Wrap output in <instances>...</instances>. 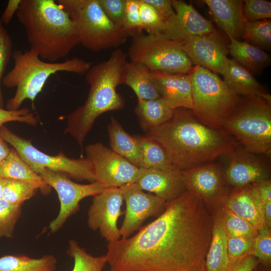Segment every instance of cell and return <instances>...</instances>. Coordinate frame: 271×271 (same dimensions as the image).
Wrapping results in <instances>:
<instances>
[{
  "mask_svg": "<svg viewBox=\"0 0 271 271\" xmlns=\"http://www.w3.org/2000/svg\"><path fill=\"white\" fill-rule=\"evenodd\" d=\"M213 224L204 204L187 190L133 236L108 242L109 271H202Z\"/></svg>",
  "mask_w": 271,
  "mask_h": 271,
  "instance_id": "1",
  "label": "cell"
},
{
  "mask_svg": "<svg viewBox=\"0 0 271 271\" xmlns=\"http://www.w3.org/2000/svg\"><path fill=\"white\" fill-rule=\"evenodd\" d=\"M164 149L170 163L183 171L214 162L232 153L238 143L223 128L202 123L191 109L177 108L172 117L147 132Z\"/></svg>",
  "mask_w": 271,
  "mask_h": 271,
  "instance_id": "2",
  "label": "cell"
},
{
  "mask_svg": "<svg viewBox=\"0 0 271 271\" xmlns=\"http://www.w3.org/2000/svg\"><path fill=\"white\" fill-rule=\"evenodd\" d=\"M127 57L126 53L117 49L107 60L91 66L85 74L86 82L89 85L87 98L83 105L68 115L64 130L81 148L99 116L124 108V98L116 89L121 84L122 72Z\"/></svg>",
  "mask_w": 271,
  "mask_h": 271,
  "instance_id": "3",
  "label": "cell"
},
{
  "mask_svg": "<svg viewBox=\"0 0 271 271\" xmlns=\"http://www.w3.org/2000/svg\"><path fill=\"white\" fill-rule=\"evenodd\" d=\"M16 16L41 58L56 62L79 44L68 14L54 0H21Z\"/></svg>",
  "mask_w": 271,
  "mask_h": 271,
  "instance_id": "4",
  "label": "cell"
},
{
  "mask_svg": "<svg viewBox=\"0 0 271 271\" xmlns=\"http://www.w3.org/2000/svg\"><path fill=\"white\" fill-rule=\"evenodd\" d=\"M12 57L14 66L2 80L5 87H16L14 96L6 104L7 109L11 110L19 109L26 99L34 104L51 75L60 71L85 75L92 66L91 62L77 57L60 62H45L31 48L24 52L16 50Z\"/></svg>",
  "mask_w": 271,
  "mask_h": 271,
  "instance_id": "5",
  "label": "cell"
},
{
  "mask_svg": "<svg viewBox=\"0 0 271 271\" xmlns=\"http://www.w3.org/2000/svg\"><path fill=\"white\" fill-rule=\"evenodd\" d=\"M68 14L79 44L93 52L114 48L128 36L106 16L97 0H58Z\"/></svg>",
  "mask_w": 271,
  "mask_h": 271,
  "instance_id": "6",
  "label": "cell"
},
{
  "mask_svg": "<svg viewBox=\"0 0 271 271\" xmlns=\"http://www.w3.org/2000/svg\"><path fill=\"white\" fill-rule=\"evenodd\" d=\"M189 74L194 115L210 127L222 128L238 104L240 96L216 73L205 68L196 66Z\"/></svg>",
  "mask_w": 271,
  "mask_h": 271,
  "instance_id": "7",
  "label": "cell"
},
{
  "mask_svg": "<svg viewBox=\"0 0 271 271\" xmlns=\"http://www.w3.org/2000/svg\"><path fill=\"white\" fill-rule=\"evenodd\" d=\"M222 128L245 150L259 155L271 153V106L257 96L240 97Z\"/></svg>",
  "mask_w": 271,
  "mask_h": 271,
  "instance_id": "8",
  "label": "cell"
},
{
  "mask_svg": "<svg viewBox=\"0 0 271 271\" xmlns=\"http://www.w3.org/2000/svg\"><path fill=\"white\" fill-rule=\"evenodd\" d=\"M127 55L130 61L145 65L151 72L188 74L193 68L182 43L163 33L132 37Z\"/></svg>",
  "mask_w": 271,
  "mask_h": 271,
  "instance_id": "9",
  "label": "cell"
},
{
  "mask_svg": "<svg viewBox=\"0 0 271 271\" xmlns=\"http://www.w3.org/2000/svg\"><path fill=\"white\" fill-rule=\"evenodd\" d=\"M0 134L37 174L41 169H47L77 180L96 181L93 165L87 158H70L62 152L56 155H48L37 149L30 140L19 136L4 125L0 128Z\"/></svg>",
  "mask_w": 271,
  "mask_h": 271,
  "instance_id": "10",
  "label": "cell"
},
{
  "mask_svg": "<svg viewBox=\"0 0 271 271\" xmlns=\"http://www.w3.org/2000/svg\"><path fill=\"white\" fill-rule=\"evenodd\" d=\"M37 174L48 186L55 190L59 199V212L49 226L50 232L53 233L58 231L67 219L78 211L82 199L94 196L105 188L97 181L88 184L75 183L66 174L47 169L40 170Z\"/></svg>",
  "mask_w": 271,
  "mask_h": 271,
  "instance_id": "11",
  "label": "cell"
},
{
  "mask_svg": "<svg viewBox=\"0 0 271 271\" xmlns=\"http://www.w3.org/2000/svg\"><path fill=\"white\" fill-rule=\"evenodd\" d=\"M85 153L93 165L96 181L105 188L133 184L140 177V168L101 143L88 145Z\"/></svg>",
  "mask_w": 271,
  "mask_h": 271,
  "instance_id": "12",
  "label": "cell"
},
{
  "mask_svg": "<svg viewBox=\"0 0 271 271\" xmlns=\"http://www.w3.org/2000/svg\"><path fill=\"white\" fill-rule=\"evenodd\" d=\"M186 190L212 211L220 207L229 194L221 164L210 162L181 171Z\"/></svg>",
  "mask_w": 271,
  "mask_h": 271,
  "instance_id": "13",
  "label": "cell"
},
{
  "mask_svg": "<svg viewBox=\"0 0 271 271\" xmlns=\"http://www.w3.org/2000/svg\"><path fill=\"white\" fill-rule=\"evenodd\" d=\"M123 201L120 187L105 188L93 196L89 208L88 227L93 230H98L108 242L116 241L120 237L117 220L123 214L121 210Z\"/></svg>",
  "mask_w": 271,
  "mask_h": 271,
  "instance_id": "14",
  "label": "cell"
},
{
  "mask_svg": "<svg viewBox=\"0 0 271 271\" xmlns=\"http://www.w3.org/2000/svg\"><path fill=\"white\" fill-rule=\"evenodd\" d=\"M126 209L119 233L121 238H126L139 229L148 218L158 216L165 210L166 202L156 195L127 184L120 187Z\"/></svg>",
  "mask_w": 271,
  "mask_h": 271,
  "instance_id": "15",
  "label": "cell"
},
{
  "mask_svg": "<svg viewBox=\"0 0 271 271\" xmlns=\"http://www.w3.org/2000/svg\"><path fill=\"white\" fill-rule=\"evenodd\" d=\"M193 64L223 74L229 58L228 45L218 32L196 36L181 43Z\"/></svg>",
  "mask_w": 271,
  "mask_h": 271,
  "instance_id": "16",
  "label": "cell"
},
{
  "mask_svg": "<svg viewBox=\"0 0 271 271\" xmlns=\"http://www.w3.org/2000/svg\"><path fill=\"white\" fill-rule=\"evenodd\" d=\"M229 155L230 161L224 172L227 184L233 188H241L270 179L269 164L257 154L237 147Z\"/></svg>",
  "mask_w": 271,
  "mask_h": 271,
  "instance_id": "17",
  "label": "cell"
},
{
  "mask_svg": "<svg viewBox=\"0 0 271 271\" xmlns=\"http://www.w3.org/2000/svg\"><path fill=\"white\" fill-rule=\"evenodd\" d=\"M174 19L166 25L163 34L169 39L182 43L191 37L217 32L212 23L193 6L181 0H172Z\"/></svg>",
  "mask_w": 271,
  "mask_h": 271,
  "instance_id": "18",
  "label": "cell"
},
{
  "mask_svg": "<svg viewBox=\"0 0 271 271\" xmlns=\"http://www.w3.org/2000/svg\"><path fill=\"white\" fill-rule=\"evenodd\" d=\"M140 169L138 180L131 184L138 189L154 194L166 202L179 197L187 191L181 171Z\"/></svg>",
  "mask_w": 271,
  "mask_h": 271,
  "instance_id": "19",
  "label": "cell"
},
{
  "mask_svg": "<svg viewBox=\"0 0 271 271\" xmlns=\"http://www.w3.org/2000/svg\"><path fill=\"white\" fill-rule=\"evenodd\" d=\"M151 77L160 95L174 109H192V86L189 73L151 71Z\"/></svg>",
  "mask_w": 271,
  "mask_h": 271,
  "instance_id": "20",
  "label": "cell"
},
{
  "mask_svg": "<svg viewBox=\"0 0 271 271\" xmlns=\"http://www.w3.org/2000/svg\"><path fill=\"white\" fill-rule=\"evenodd\" d=\"M265 204L253 184L233 188L221 207L246 220L257 230L264 226Z\"/></svg>",
  "mask_w": 271,
  "mask_h": 271,
  "instance_id": "21",
  "label": "cell"
},
{
  "mask_svg": "<svg viewBox=\"0 0 271 271\" xmlns=\"http://www.w3.org/2000/svg\"><path fill=\"white\" fill-rule=\"evenodd\" d=\"M218 26L228 38L239 40L247 20L243 13V1L204 0Z\"/></svg>",
  "mask_w": 271,
  "mask_h": 271,
  "instance_id": "22",
  "label": "cell"
},
{
  "mask_svg": "<svg viewBox=\"0 0 271 271\" xmlns=\"http://www.w3.org/2000/svg\"><path fill=\"white\" fill-rule=\"evenodd\" d=\"M222 75L227 87L238 96L262 97L271 102V95L245 67L229 59Z\"/></svg>",
  "mask_w": 271,
  "mask_h": 271,
  "instance_id": "23",
  "label": "cell"
},
{
  "mask_svg": "<svg viewBox=\"0 0 271 271\" xmlns=\"http://www.w3.org/2000/svg\"><path fill=\"white\" fill-rule=\"evenodd\" d=\"M212 214L213 224L211 239L202 271H226L229 260L221 207L213 210Z\"/></svg>",
  "mask_w": 271,
  "mask_h": 271,
  "instance_id": "24",
  "label": "cell"
},
{
  "mask_svg": "<svg viewBox=\"0 0 271 271\" xmlns=\"http://www.w3.org/2000/svg\"><path fill=\"white\" fill-rule=\"evenodd\" d=\"M229 53L232 59L251 74L259 75L271 62L270 55L263 50L247 42L229 38Z\"/></svg>",
  "mask_w": 271,
  "mask_h": 271,
  "instance_id": "25",
  "label": "cell"
},
{
  "mask_svg": "<svg viewBox=\"0 0 271 271\" xmlns=\"http://www.w3.org/2000/svg\"><path fill=\"white\" fill-rule=\"evenodd\" d=\"M151 71L145 65L129 61L123 66L121 84L128 86L136 94L138 99L152 100L160 95L150 75Z\"/></svg>",
  "mask_w": 271,
  "mask_h": 271,
  "instance_id": "26",
  "label": "cell"
},
{
  "mask_svg": "<svg viewBox=\"0 0 271 271\" xmlns=\"http://www.w3.org/2000/svg\"><path fill=\"white\" fill-rule=\"evenodd\" d=\"M110 149L140 168L141 153L139 142L135 136H131L123 128L114 117L110 118L107 127Z\"/></svg>",
  "mask_w": 271,
  "mask_h": 271,
  "instance_id": "27",
  "label": "cell"
},
{
  "mask_svg": "<svg viewBox=\"0 0 271 271\" xmlns=\"http://www.w3.org/2000/svg\"><path fill=\"white\" fill-rule=\"evenodd\" d=\"M174 109L163 98L152 100L138 99L134 111L142 129L147 132L168 120Z\"/></svg>",
  "mask_w": 271,
  "mask_h": 271,
  "instance_id": "28",
  "label": "cell"
},
{
  "mask_svg": "<svg viewBox=\"0 0 271 271\" xmlns=\"http://www.w3.org/2000/svg\"><path fill=\"white\" fill-rule=\"evenodd\" d=\"M0 177L38 184L42 187L43 193L50 192V187L21 158L13 148L7 158L0 164Z\"/></svg>",
  "mask_w": 271,
  "mask_h": 271,
  "instance_id": "29",
  "label": "cell"
},
{
  "mask_svg": "<svg viewBox=\"0 0 271 271\" xmlns=\"http://www.w3.org/2000/svg\"><path fill=\"white\" fill-rule=\"evenodd\" d=\"M57 263L52 254L39 258L7 255L0 257V271H56Z\"/></svg>",
  "mask_w": 271,
  "mask_h": 271,
  "instance_id": "30",
  "label": "cell"
},
{
  "mask_svg": "<svg viewBox=\"0 0 271 271\" xmlns=\"http://www.w3.org/2000/svg\"><path fill=\"white\" fill-rule=\"evenodd\" d=\"M134 136L141 149L140 168L164 170L177 169L170 163L164 149L156 141L146 136Z\"/></svg>",
  "mask_w": 271,
  "mask_h": 271,
  "instance_id": "31",
  "label": "cell"
},
{
  "mask_svg": "<svg viewBox=\"0 0 271 271\" xmlns=\"http://www.w3.org/2000/svg\"><path fill=\"white\" fill-rule=\"evenodd\" d=\"M42 187L36 183L3 178L2 199L15 206H21L31 198Z\"/></svg>",
  "mask_w": 271,
  "mask_h": 271,
  "instance_id": "32",
  "label": "cell"
},
{
  "mask_svg": "<svg viewBox=\"0 0 271 271\" xmlns=\"http://www.w3.org/2000/svg\"><path fill=\"white\" fill-rule=\"evenodd\" d=\"M67 253L74 259L72 271H102L107 263L106 255L94 256L74 240H69Z\"/></svg>",
  "mask_w": 271,
  "mask_h": 271,
  "instance_id": "33",
  "label": "cell"
},
{
  "mask_svg": "<svg viewBox=\"0 0 271 271\" xmlns=\"http://www.w3.org/2000/svg\"><path fill=\"white\" fill-rule=\"evenodd\" d=\"M241 38L249 44L262 50L271 48V21L270 19L247 22Z\"/></svg>",
  "mask_w": 271,
  "mask_h": 271,
  "instance_id": "34",
  "label": "cell"
},
{
  "mask_svg": "<svg viewBox=\"0 0 271 271\" xmlns=\"http://www.w3.org/2000/svg\"><path fill=\"white\" fill-rule=\"evenodd\" d=\"M221 210L223 226L227 236L255 237L258 230L249 222L224 208L221 207Z\"/></svg>",
  "mask_w": 271,
  "mask_h": 271,
  "instance_id": "35",
  "label": "cell"
},
{
  "mask_svg": "<svg viewBox=\"0 0 271 271\" xmlns=\"http://www.w3.org/2000/svg\"><path fill=\"white\" fill-rule=\"evenodd\" d=\"M21 212V206L11 204L2 198L0 199V237L13 236Z\"/></svg>",
  "mask_w": 271,
  "mask_h": 271,
  "instance_id": "36",
  "label": "cell"
},
{
  "mask_svg": "<svg viewBox=\"0 0 271 271\" xmlns=\"http://www.w3.org/2000/svg\"><path fill=\"white\" fill-rule=\"evenodd\" d=\"M139 10L143 30L148 34H163L166 24L152 6L145 0H139Z\"/></svg>",
  "mask_w": 271,
  "mask_h": 271,
  "instance_id": "37",
  "label": "cell"
},
{
  "mask_svg": "<svg viewBox=\"0 0 271 271\" xmlns=\"http://www.w3.org/2000/svg\"><path fill=\"white\" fill-rule=\"evenodd\" d=\"M122 28L128 37L143 34V28L139 14V0H125Z\"/></svg>",
  "mask_w": 271,
  "mask_h": 271,
  "instance_id": "38",
  "label": "cell"
},
{
  "mask_svg": "<svg viewBox=\"0 0 271 271\" xmlns=\"http://www.w3.org/2000/svg\"><path fill=\"white\" fill-rule=\"evenodd\" d=\"M226 236L229 262L253 255L254 237Z\"/></svg>",
  "mask_w": 271,
  "mask_h": 271,
  "instance_id": "39",
  "label": "cell"
},
{
  "mask_svg": "<svg viewBox=\"0 0 271 271\" xmlns=\"http://www.w3.org/2000/svg\"><path fill=\"white\" fill-rule=\"evenodd\" d=\"M253 255L259 263L269 266L271 262V230L265 226L258 230L254 239Z\"/></svg>",
  "mask_w": 271,
  "mask_h": 271,
  "instance_id": "40",
  "label": "cell"
},
{
  "mask_svg": "<svg viewBox=\"0 0 271 271\" xmlns=\"http://www.w3.org/2000/svg\"><path fill=\"white\" fill-rule=\"evenodd\" d=\"M13 43L7 30L0 19V107L4 106L2 83L8 64L12 57Z\"/></svg>",
  "mask_w": 271,
  "mask_h": 271,
  "instance_id": "41",
  "label": "cell"
},
{
  "mask_svg": "<svg viewBox=\"0 0 271 271\" xmlns=\"http://www.w3.org/2000/svg\"><path fill=\"white\" fill-rule=\"evenodd\" d=\"M243 13L247 22L271 18V2L265 0L243 1Z\"/></svg>",
  "mask_w": 271,
  "mask_h": 271,
  "instance_id": "42",
  "label": "cell"
},
{
  "mask_svg": "<svg viewBox=\"0 0 271 271\" xmlns=\"http://www.w3.org/2000/svg\"><path fill=\"white\" fill-rule=\"evenodd\" d=\"M11 121L34 125L37 124L38 119L30 109L26 107L14 110L0 107V128L5 123Z\"/></svg>",
  "mask_w": 271,
  "mask_h": 271,
  "instance_id": "43",
  "label": "cell"
},
{
  "mask_svg": "<svg viewBox=\"0 0 271 271\" xmlns=\"http://www.w3.org/2000/svg\"><path fill=\"white\" fill-rule=\"evenodd\" d=\"M107 18L121 27L124 15L125 0H97Z\"/></svg>",
  "mask_w": 271,
  "mask_h": 271,
  "instance_id": "44",
  "label": "cell"
},
{
  "mask_svg": "<svg viewBox=\"0 0 271 271\" xmlns=\"http://www.w3.org/2000/svg\"><path fill=\"white\" fill-rule=\"evenodd\" d=\"M152 6L166 25L172 21L175 17V12L172 6V0H145Z\"/></svg>",
  "mask_w": 271,
  "mask_h": 271,
  "instance_id": "45",
  "label": "cell"
},
{
  "mask_svg": "<svg viewBox=\"0 0 271 271\" xmlns=\"http://www.w3.org/2000/svg\"><path fill=\"white\" fill-rule=\"evenodd\" d=\"M259 263L256 257L253 255H249L229 262L226 271H253Z\"/></svg>",
  "mask_w": 271,
  "mask_h": 271,
  "instance_id": "46",
  "label": "cell"
},
{
  "mask_svg": "<svg viewBox=\"0 0 271 271\" xmlns=\"http://www.w3.org/2000/svg\"><path fill=\"white\" fill-rule=\"evenodd\" d=\"M263 202L271 201V180L270 179L263 180L252 184Z\"/></svg>",
  "mask_w": 271,
  "mask_h": 271,
  "instance_id": "47",
  "label": "cell"
},
{
  "mask_svg": "<svg viewBox=\"0 0 271 271\" xmlns=\"http://www.w3.org/2000/svg\"><path fill=\"white\" fill-rule=\"evenodd\" d=\"M21 0H10L5 10L1 20L3 23L9 24L12 21L13 16L18 10Z\"/></svg>",
  "mask_w": 271,
  "mask_h": 271,
  "instance_id": "48",
  "label": "cell"
},
{
  "mask_svg": "<svg viewBox=\"0 0 271 271\" xmlns=\"http://www.w3.org/2000/svg\"><path fill=\"white\" fill-rule=\"evenodd\" d=\"M11 151L7 143L0 134V164L9 156Z\"/></svg>",
  "mask_w": 271,
  "mask_h": 271,
  "instance_id": "49",
  "label": "cell"
},
{
  "mask_svg": "<svg viewBox=\"0 0 271 271\" xmlns=\"http://www.w3.org/2000/svg\"><path fill=\"white\" fill-rule=\"evenodd\" d=\"M263 224L266 227L271 228V201L265 204L263 211Z\"/></svg>",
  "mask_w": 271,
  "mask_h": 271,
  "instance_id": "50",
  "label": "cell"
},
{
  "mask_svg": "<svg viewBox=\"0 0 271 271\" xmlns=\"http://www.w3.org/2000/svg\"><path fill=\"white\" fill-rule=\"evenodd\" d=\"M3 178L0 177V199L2 198Z\"/></svg>",
  "mask_w": 271,
  "mask_h": 271,
  "instance_id": "51",
  "label": "cell"
},
{
  "mask_svg": "<svg viewBox=\"0 0 271 271\" xmlns=\"http://www.w3.org/2000/svg\"><path fill=\"white\" fill-rule=\"evenodd\" d=\"M253 271H256L255 268L253 269ZM259 271H270V269H269V268H265V269L260 270Z\"/></svg>",
  "mask_w": 271,
  "mask_h": 271,
  "instance_id": "52",
  "label": "cell"
}]
</instances>
